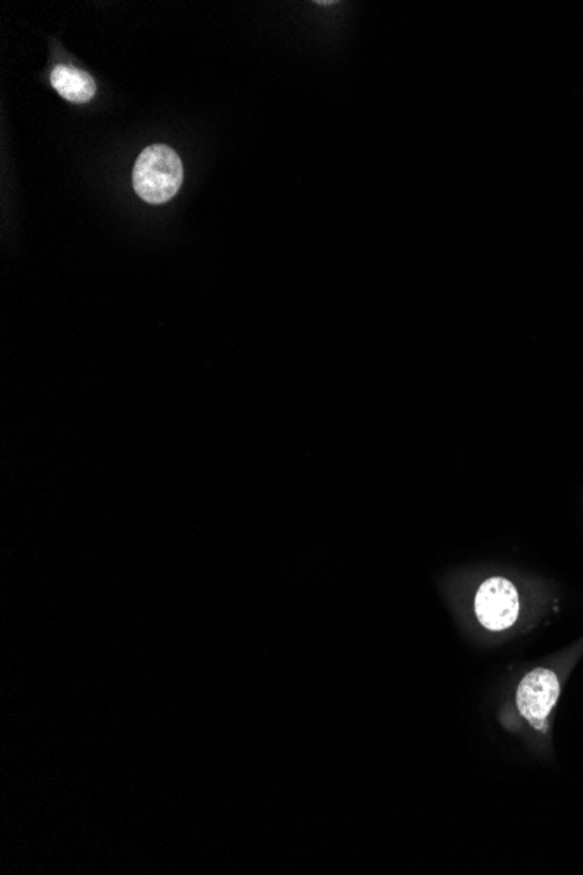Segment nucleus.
I'll list each match as a JSON object with an SVG mask.
<instances>
[{"label":"nucleus","instance_id":"obj_1","mask_svg":"<svg viewBox=\"0 0 583 875\" xmlns=\"http://www.w3.org/2000/svg\"><path fill=\"white\" fill-rule=\"evenodd\" d=\"M184 180V166L168 145H149L142 151L133 168V187L143 201L161 205L178 193Z\"/></svg>","mask_w":583,"mask_h":875},{"label":"nucleus","instance_id":"obj_2","mask_svg":"<svg viewBox=\"0 0 583 875\" xmlns=\"http://www.w3.org/2000/svg\"><path fill=\"white\" fill-rule=\"evenodd\" d=\"M475 614L489 631H504L517 621L519 594L514 583L502 577L487 579L477 591Z\"/></svg>","mask_w":583,"mask_h":875},{"label":"nucleus","instance_id":"obj_3","mask_svg":"<svg viewBox=\"0 0 583 875\" xmlns=\"http://www.w3.org/2000/svg\"><path fill=\"white\" fill-rule=\"evenodd\" d=\"M559 698V680L550 669L538 667L527 673L517 688V708L533 727L545 729V720Z\"/></svg>","mask_w":583,"mask_h":875},{"label":"nucleus","instance_id":"obj_4","mask_svg":"<svg viewBox=\"0 0 583 875\" xmlns=\"http://www.w3.org/2000/svg\"><path fill=\"white\" fill-rule=\"evenodd\" d=\"M51 84L59 97L72 103H86L97 95V84L93 78L70 65H58L51 72Z\"/></svg>","mask_w":583,"mask_h":875}]
</instances>
